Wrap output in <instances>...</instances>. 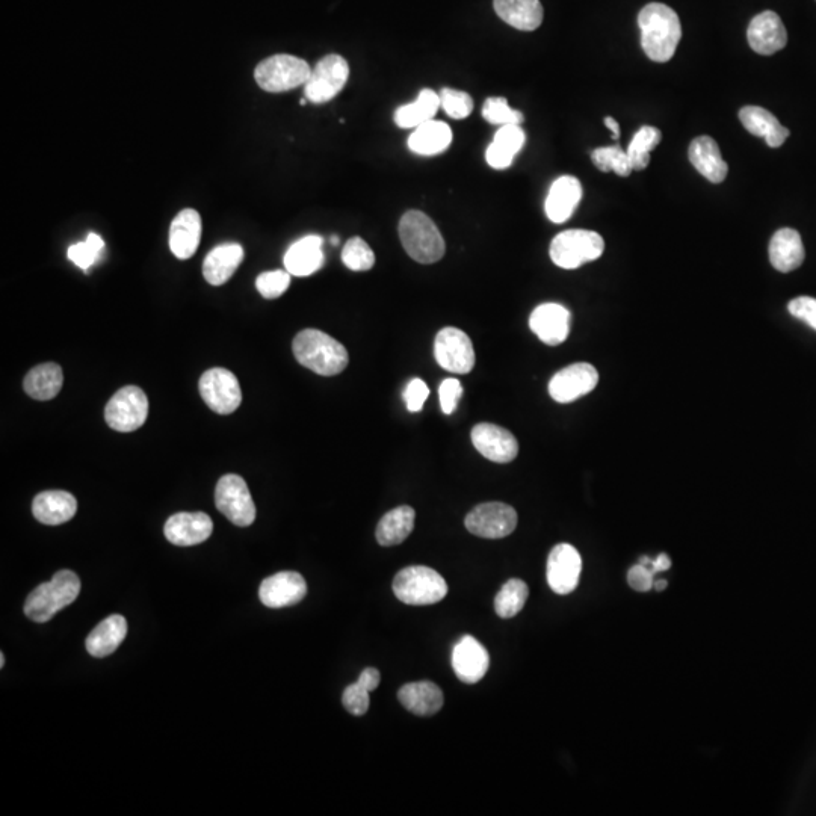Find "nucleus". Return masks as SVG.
Here are the masks:
<instances>
[{
	"mask_svg": "<svg viewBox=\"0 0 816 816\" xmlns=\"http://www.w3.org/2000/svg\"><path fill=\"white\" fill-rule=\"evenodd\" d=\"M342 703L344 708L350 712L354 717H362L368 712L369 705V691L363 688L359 682L345 688L344 696H342Z\"/></svg>",
	"mask_w": 816,
	"mask_h": 816,
	"instance_id": "46",
	"label": "nucleus"
},
{
	"mask_svg": "<svg viewBox=\"0 0 816 816\" xmlns=\"http://www.w3.org/2000/svg\"><path fill=\"white\" fill-rule=\"evenodd\" d=\"M667 587L668 582L665 581V579H658V581H655V584H653V588H655L656 591H664Z\"/></svg>",
	"mask_w": 816,
	"mask_h": 816,
	"instance_id": "54",
	"label": "nucleus"
},
{
	"mask_svg": "<svg viewBox=\"0 0 816 816\" xmlns=\"http://www.w3.org/2000/svg\"><path fill=\"white\" fill-rule=\"evenodd\" d=\"M307 584L297 572H280L260 584L259 599L268 608L297 605L306 597Z\"/></svg>",
	"mask_w": 816,
	"mask_h": 816,
	"instance_id": "19",
	"label": "nucleus"
},
{
	"mask_svg": "<svg viewBox=\"0 0 816 816\" xmlns=\"http://www.w3.org/2000/svg\"><path fill=\"white\" fill-rule=\"evenodd\" d=\"M582 198V185L576 177L561 176L552 183L544 211L555 224L566 223L578 208Z\"/></svg>",
	"mask_w": 816,
	"mask_h": 816,
	"instance_id": "22",
	"label": "nucleus"
},
{
	"mask_svg": "<svg viewBox=\"0 0 816 816\" xmlns=\"http://www.w3.org/2000/svg\"><path fill=\"white\" fill-rule=\"evenodd\" d=\"M464 525L476 537L498 540L513 534L517 526V513L513 507L502 502H487L473 508L467 514Z\"/></svg>",
	"mask_w": 816,
	"mask_h": 816,
	"instance_id": "13",
	"label": "nucleus"
},
{
	"mask_svg": "<svg viewBox=\"0 0 816 816\" xmlns=\"http://www.w3.org/2000/svg\"><path fill=\"white\" fill-rule=\"evenodd\" d=\"M127 635V622L123 616L108 617L102 623L94 628V631L88 635L87 650L91 656L96 658H105L111 655L123 643Z\"/></svg>",
	"mask_w": 816,
	"mask_h": 816,
	"instance_id": "35",
	"label": "nucleus"
},
{
	"mask_svg": "<svg viewBox=\"0 0 816 816\" xmlns=\"http://www.w3.org/2000/svg\"><path fill=\"white\" fill-rule=\"evenodd\" d=\"M581 572L582 558L572 544L561 543L552 549L548 558L546 576H548L549 587L554 593L564 596V594L575 591L579 578H581Z\"/></svg>",
	"mask_w": 816,
	"mask_h": 816,
	"instance_id": "15",
	"label": "nucleus"
},
{
	"mask_svg": "<svg viewBox=\"0 0 816 816\" xmlns=\"http://www.w3.org/2000/svg\"><path fill=\"white\" fill-rule=\"evenodd\" d=\"M434 357L440 368L454 374H469L475 366L472 340L460 328L446 327L434 340Z\"/></svg>",
	"mask_w": 816,
	"mask_h": 816,
	"instance_id": "12",
	"label": "nucleus"
},
{
	"mask_svg": "<svg viewBox=\"0 0 816 816\" xmlns=\"http://www.w3.org/2000/svg\"><path fill=\"white\" fill-rule=\"evenodd\" d=\"M440 105L443 111L454 118V120H464L469 117L473 111V100L469 94L464 91L452 90V88H443L439 93Z\"/></svg>",
	"mask_w": 816,
	"mask_h": 816,
	"instance_id": "45",
	"label": "nucleus"
},
{
	"mask_svg": "<svg viewBox=\"0 0 816 816\" xmlns=\"http://www.w3.org/2000/svg\"><path fill=\"white\" fill-rule=\"evenodd\" d=\"M103 248H105V241L96 233H90L87 241L79 242V244L68 248V259L72 260L79 268L87 271L99 259Z\"/></svg>",
	"mask_w": 816,
	"mask_h": 816,
	"instance_id": "43",
	"label": "nucleus"
},
{
	"mask_svg": "<svg viewBox=\"0 0 816 816\" xmlns=\"http://www.w3.org/2000/svg\"><path fill=\"white\" fill-rule=\"evenodd\" d=\"M661 138V130L653 126H643L635 133L628 147V156L634 170L641 171L647 168L650 152L661 143Z\"/></svg>",
	"mask_w": 816,
	"mask_h": 816,
	"instance_id": "39",
	"label": "nucleus"
},
{
	"mask_svg": "<svg viewBox=\"0 0 816 816\" xmlns=\"http://www.w3.org/2000/svg\"><path fill=\"white\" fill-rule=\"evenodd\" d=\"M78 501L72 493L50 490L35 496L32 513L44 525H62L75 517Z\"/></svg>",
	"mask_w": 816,
	"mask_h": 816,
	"instance_id": "26",
	"label": "nucleus"
},
{
	"mask_svg": "<svg viewBox=\"0 0 816 816\" xmlns=\"http://www.w3.org/2000/svg\"><path fill=\"white\" fill-rule=\"evenodd\" d=\"M64 384V374L61 366L56 363H43L35 366L26 375L25 392L37 401H49L61 392Z\"/></svg>",
	"mask_w": 816,
	"mask_h": 816,
	"instance_id": "37",
	"label": "nucleus"
},
{
	"mask_svg": "<svg viewBox=\"0 0 816 816\" xmlns=\"http://www.w3.org/2000/svg\"><path fill=\"white\" fill-rule=\"evenodd\" d=\"M493 7L499 19L519 31H535L543 23L540 0H493Z\"/></svg>",
	"mask_w": 816,
	"mask_h": 816,
	"instance_id": "31",
	"label": "nucleus"
},
{
	"mask_svg": "<svg viewBox=\"0 0 816 816\" xmlns=\"http://www.w3.org/2000/svg\"><path fill=\"white\" fill-rule=\"evenodd\" d=\"M289 285H291V274L282 269L263 272L256 280L257 291L266 300H276L282 297L288 291Z\"/></svg>",
	"mask_w": 816,
	"mask_h": 816,
	"instance_id": "44",
	"label": "nucleus"
},
{
	"mask_svg": "<svg viewBox=\"0 0 816 816\" xmlns=\"http://www.w3.org/2000/svg\"><path fill=\"white\" fill-rule=\"evenodd\" d=\"M292 351L300 365L322 377H333L344 372L350 362L344 345L315 328L300 331L295 336Z\"/></svg>",
	"mask_w": 816,
	"mask_h": 816,
	"instance_id": "2",
	"label": "nucleus"
},
{
	"mask_svg": "<svg viewBox=\"0 0 816 816\" xmlns=\"http://www.w3.org/2000/svg\"><path fill=\"white\" fill-rule=\"evenodd\" d=\"M591 159L603 173L614 171L620 177H628L634 171L628 152L620 146L600 147L591 153Z\"/></svg>",
	"mask_w": 816,
	"mask_h": 816,
	"instance_id": "40",
	"label": "nucleus"
},
{
	"mask_svg": "<svg viewBox=\"0 0 816 816\" xmlns=\"http://www.w3.org/2000/svg\"><path fill=\"white\" fill-rule=\"evenodd\" d=\"M440 108H442V105H440L439 94L430 90V88H425L416 97L415 102L399 106L395 111L393 120H395L396 126L401 127V129H413V127L416 129V127L434 120Z\"/></svg>",
	"mask_w": 816,
	"mask_h": 816,
	"instance_id": "36",
	"label": "nucleus"
},
{
	"mask_svg": "<svg viewBox=\"0 0 816 816\" xmlns=\"http://www.w3.org/2000/svg\"><path fill=\"white\" fill-rule=\"evenodd\" d=\"M463 396V387L457 378H446L439 387L440 405L445 415H452L457 408L458 401Z\"/></svg>",
	"mask_w": 816,
	"mask_h": 816,
	"instance_id": "47",
	"label": "nucleus"
},
{
	"mask_svg": "<svg viewBox=\"0 0 816 816\" xmlns=\"http://www.w3.org/2000/svg\"><path fill=\"white\" fill-rule=\"evenodd\" d=\"M4 665H5V655H4V653H2V655H0V667H4Z\"/></svg>",
	"mask_w": 816,
	"mask_h": 816,
	"instance_id": "55",
	"label": "nucleus"
},
{
	"mask_svg": "<svg viewBox=\"0 0 816 816\" xmlns=\"http://www.w3.org/2000/svg\"><path fill=\"white\" fill-rule=\"evenodd\" d=\"M342 262L351 271H369V269L374 268L375 254L362 238L356 236V238H351L345 244L344 250H342Z\"/></svg>",
	"mask_w": 816,
	"mask_h": 816,
	"instance_id": "41",
	"label": "nucleus"
},
{
	"mask_svg": "<svg viewBox=\"0 0 816 816\" xmlns=\"http://www.w3.org/2000/svg\"><path fill=\"white\" fill-rule=\"evenodd\" d=\"M215 504L218 511L223 513L233 525L245 526L253 525L256 520V505L251 498L250 490L244 478L235 473L224 475L218 481L215 489Z\"/></svg>",
	"mask_w": 816,
	"mask_h": 816,
	"instance_id": "10",
	"label": "nucleus"
},
{
	"mask_svg": "<svg viewBox=\"0 0 816 816\" xmlns=\"http://www.w3.org/2000/svg\"><path fill=\"white\" fill-rule=\"evenodd\" d=\"M399 702L407 711L419 717L436 715L445 705L443 691L433 682H413L404 685L398 693Z\"/></svg>",
	"mask_w": 816,
	"mask_h": 816,
	"instance_id": "29",
	"label": "nucleus"
},
{
	"mask_svg": "<svg viewBox=\"0 0 816 816\" xmlns=\"http://www.w3.org/2000/svg\"><path fill=\"white\" fill-rule=\"evenodd\" d=\"M321 236L309 235L298 239L285 254L286 271L295 277H309L324 265Z\"/></svg>",
	"mask_w": 816,
	"mask_h": 816,
	"instance_id": "23",
	"label": "nucleus"
},
{
	"mask_svg": "<svg viewBox=\"0 0 816 816\" xmlns=\"http://www.w3.org/2000/svg\"><path fill=\"white\" fill-rule=\"evenodd\" d=\"M806 251L800 233L794 229H780L770 242V262L777 271L791 272L803 265Z\"/></svg>",
	"mask_w": 816,
	"mask_h": 816,
	"instance_id": "32",
	"label": "nucleus"
},
{
	"mask_svg": "<svg viewBox=\"0 0 816 816\" xmlns=\"http://www.w3.org/2000/svg\"><path fill=\"white\" fill-rule=\"evenodd\" d=\"M357 682H359V684L362 685L363 688H366V690H368L369 693H372V691L377 690L378 685H380L381 682L380 671H378L377 668L374 667L365 668V670L362 671V674H360L359 680H357Z\"/></svg>",
	"mask_w": 816,
	"mask_h": 816,
	"instance_id": "51",
	"label": "nucleus"
},
{
	"mask_svg": "<svg viewBox=\"0 0 816 816\" xmlns=\"http://www.w3.org/2000/svg\"><path fill=\"white\" fill-rule=\"evenodd\" d=\"M670 567L671 561L670 558H668V555L661 554L659 555L658 558H656V560L652 561V566H650V570H652L653 575H656V573L659 572H667V570L670 569Z\"/></svg>",
	"mask_w": 816,
	"mask_h": 816,
	"instance_id": "52",
	"label": "nucleus"
},
{
	"mask_svg": "<svg viewBox=\"0 0 816 816\" xmlns=\"http://www.w3.org/2000/svg\"><path fill=\"white\" fill-rule=\"evenodd\" d=\"M483 117L487 123L495 124V126L522 124L525 121L522 112L511 108L505 97H489L484 102Z\"/></svg>",
	"mask_w": 816,
	"mask_h": 816,
	"instance_id": "42",
	"label": "nucleus"
},
{
	"mask_svg": "<svg viewBox=\"0 0 816 816\" xmlns=\"http://www.w3.org/2000/svg\"><path fill=\"white\" fill-rule=\"evenodd\" d=\"M416 511L408 505L393 508L389 513L384 514L378 522L377 541L381 546H398L402 541L407 540L415 528Z\"/></svg>",
	"mask_w": 816,
	"mask_h": 816,
	"instance_id": "34",
	"label": "nucleus"
},
{
	"mask_svg": "<svg viewBox=\"0 0 816 816\" xmlns=\"http://www.w3.org/2000/svg\"><path fill=\"white\" fill-rule=\"evenodd\" d=\"M350 78V65L344 56L330 53L316 62L304 84V96L309 102L321 105L330 102L344 90Z\"/></svg>",
	"mask_w": 816,
	"mask_h": 816,
	"instance_id": "8",
	"label": "nucleus"
},
{
	"mask_svg": "<svg viewBox=\"0 0 816 816\" xmlns=\"http://www.w3.org/2000/svg\"><path fill=\"white\" fill-rule=\"evenodd\" d=\"M331 244L334 245L339 244V238H337V236H333V238H331Z\"/></svg>",
	"mask_w": 816,
	"mask_h": 816,
	"instance_id": "56",
	"label": "nucleus"
},
{
	"mask_svg": "<svg viewBox=\"0 0 816 816\" xmlns=\"http://www.w3.org/2000/svg\"><path fill=\"white\" fill-rule=\"evenodd\" d=\"M310 73L312 68L304 59L280 53L263 59L254 70V79L266 93H285L306 84Z\"/></svg>",
	"mask_w": 816,
	"mask_h": 816,
	"instance_id": "6",
	"label": "nucleus"
},
{
	"mask_svg": "<svg viewBox=\"0 0 816 816\" xmlns=\"http://www.w3.org/2000/svg\"><path fill=\"white\" fill-rule=\"evenodd\" d=\"M603 121H605V126L608 127L609 130H611L612 138H614V140H616V141H619L620 140V124H619V121H617L616 118H612V117H606L605 120H603Z\"/></svg>",
	"mask_w": 816,
	"mask_h": 816,
	"instance_id": "53",
	"label": "nucleus"
},
{
	"mask_svg": "<svg viewBox=\"0 0 816 816\" xmlns=\"http://www.w3.org/2000/svg\"><path fill=\"white\" fill-rule=\"evenodd\" d=\"M470 437H472L476 451L493 463H511L519 454V443L516 437L499 425L489 424V422L475 425Z\"/></svg>",
	"mask_w": 816,
	"mask_h": 816,
	"instance_id": "16",
	"label": "nucleus"
},
{
	"mask_svg": "<svg viewBox=\"0 0 816 816\" xmlns=\"http://www.w3.org/2000/svg\"><path fill=\"white\" fill-rule=\"evenodd\" d=\"M201 217L194 209H183L170 227L171 253L180 260L191 259L200 245Z\"/></svg>",
	"mask_w": 816,
	"mask_h": 816,
	"instance_id": "25",
	"label": "nucleus"
},
{
	"mask_svg": "<svg viewBox=\"0 0 816 816\" xmlns=\"http://www.w3.org/2000/svg\"><path fill=\"white\" fill-rule=\"evenodd\" d=\"M747 40L756 53L770 56L785 49L788 44V32L779 14L764 11L748 25Z\"/></svg>",
	"mask_w": 816,
	"mask_h": 816,
	"instance_id": "20",
	"label": "nucleus"
},
{
	"mask_svg": "<svg viewBox=\"0 0 816 816\" xmlns=\"http://www.w3.org/2000/svg\"><path fill=\"white\" fill-rule=\"evenodd\" d=\"M81 593V579L72 570H61L52 581L38 585L29 593L25 602V614L35 623H46L56 612L67 608Z\"/></svg>",
	"mask_w": 816,
	"mask_h": 816,
	"instance_id": "3",
	"label": "nucleus"
},
{
	"mask_svg": "<svg viewBox=\"0 0 816 816\" xmlns=\"http://www.w3.org/2000/svg\"><path fill=\"white\" fill-rule=\"evenodd\" d=\"M398 232L402 247L416 262L431 265L445 256V239L424 212H405L399 221Z\"/></svg>",
	"mask_w": 816,
	"mask_h": 816,
	"instance_id": "4",
	"label": "nucleus"
},
{
	"mask_svg": "<svg viewBox=\"0 0 816 816\" xmlns=\"http://www.w3.org/2000/svg\"><path fill=\"white\" fill-rule=\"evenodd\" d=\"M605 250V241L591 230H566L551 242L552 262L563 269H576L599 259Z\"/></svg>",
	"mask_w": 816,
	"mask_h": 816,
	"instance_id": "7",
	"label": "nucleus"
},
{
	"mask_svg": "<svg viewBox=\"0 0 816 816\" xmlns=\"http://www.w3.org/2000/svg\"><path fill=\"white\" fill-rule=\"evenodd\" d=\"M201 398L212 412L232 415L242 402L241 386L233 372L223 368L209 369L198 383Z\"/></svg>",
	"mask_w": 816,
	"mask_h": 816,
	"instance_id": "11",
	"label": "nucleus"
},
{
	"mask_svg": "<svg viewBox=\"0 0 816 816\" xmlns=\"http://www.w3.org/2000/svg\"><path fill=\"white\" fill-rule=\"evenodd\" d=\"M489 667V652L480 641L470 635H464L458 640L452 650V668L461 682L469 685L480 682Z\"/></svg>",
	"mask_w": 816,
	"mask_h": 816,
	"instance_id": "17",
	"label": "nucleus"
},
{
	"mask_svg": "<svg viewBox=\"0 0 816 816\" xmlns=\"http://www.w3.org/2000/svg\"><path fill=\"white\" fill-rule=\"evenodd\" d=\"M599 372L590 363H573L549 381V395L560 404H569L596 389Z\"/></svg>",
	"mask_w": 816,
	"mask_h": 816,
	"instance_id": "14",
	"label": "nucleus"
},
{
	"mask_svg": "<svg viewBox=\"0 0 816 816\" xmlns=\"http://www.w3.org/2000/svg\"><path fill=\"white\" fill-rule=\"evenodd\" d=\"M525 143L526 133L520 124L499 127L495 140L486 152L487 164L495 170H507L513 165L514 158L519 155Z\"/></svg>",
	"mask_w": 816,
	"mask_h": 816,
	"instance_id": "30",
	"label": "nucleus"
},
{
	"mask_svg": "<svg viewBox=\"0 0 816 816\" xmlns=\"http://www.w3.org/2000/svg\"><path fill=\"white\" fill-rule=\"evenodd\" d=\"M244 260V248L236 242L218 245L206 256L203 263V276L212 286H221L229 282L236 269Z\"/></svg>",
	"mask_w": 816,
	"mask_h": 816,
	"instance_id": "24",
	"label": "nucleus"
},
{
	"mask_svg": "<svg viewBox=\"0 0 816 816\" xmlns=\"http://www.w3.org/2000/svg\"><path fill=\"white\" fill-rule=\"evenodd\" d=\"M529 327L543 344L558 347L569 337L570 312L561 304H541L529 316Z\"/></svg>",
	"mask_w": 816,
	"mask_h": 816,
	"instance_id": "18",
	"label": "nucleus"
},
{
	"mask_svg": "<svg viewBox=\"0 0 816 816\" xmlns=\"http://www.w3.org/2000/svg\"><path fill=\"white\" fill-rule=\"evenodd\" d=\"M641 46L649 59L667 62L673 58L682 38V25L676 11L664 4H649L638 14Z\"/></svg>",
	"mask_w": 816,
	"mask_h": 816,
	"instance_id": "1",
	"label": "nucleus"
},
{
	"mask_svg": "<svg viewBox=\"0 0 816 816\" xmlns=\"http://www.w3.org/2000/svg\"><path fill=\"white\" fill-rule=\"evenodd\" d=\"M149 416V399L138 386H126L118 390L106 405V424L118 433H132L146 424Z\"/></svg>",
	"mask_w": 816,
	"mask_h": 816,
	"instance_id": "9",
	"label": "nucleus"
},
{
	"mask_svg": "<svg viewBox=\"0 0 816 816\" xmlns=\"http://www.w3.org/2000/svg\"><path fill=\"white\" fill-rule=\"evenodd\" d=\"M428 396H430V389H428L427 383L421 378H415V380L410 381L407 384V389H405L404 399L405 404H407L408 412L418 413L421 412L422 408H424L425 402H427Z\"/></svg>",
	"mask_w": 816,
	"mask_h": 816,
	"instance_id": "48",
	"label": "nucleus"
},
{
	"mask_svg": "<svg viewBox=\"0 0 816 816\" xmlns=\"http://www.w3.org/2000/svg\"><path fill=\"white\" fill-rule=\"evenodd\" d=\"M789 313L794 318L806 322L809 327L816 330V300L812 297H798L794 298L788 304Z\"/></svg>",
	"mask_w": 816,
	"mask_h": 816,
	"instance_id": "49",
	"label": "nucleus"
},
{
	"mask_svg": "<svg viewBox=\"0 0 816 816\" xmlns=\"http://www.w3.org/2000/svg\"><path fill=\"white\" fill-rule=\"evenodd\" d=\"M393 593L402 603L413 606L434 605L448 594L443 576L425 566L405 567L393 579Z\"/></svg>",
	"mask_w": 816,
	"mask_h": 816,
	"instance_id": "5",
	"label": "nucleus"
},
{
	"mask_svg": "<svg viewBox=\"0 0 816 816\" xmlns=\"http://www.w3.org/2000/svg\"><path fill=\"white\" fill-rule=\"evenodd\" d=\"M452 143V130L443 121L431 120L416 127L408 138V149L419 156H437Z\"/></svg>",
	"mask_w": 816,
	"mask_h": 816,
	"instance_id": "33",
	"label": "nucleus"
},
{
	"mask_svg": "<svg viewBox=\"0 0 816 816\" xmlns=\"http://www.w3.org/2000/svg\"><path fill=\"white\" fill-rule=\"evenodd\" d=\"M739 120L745 130L759 138H765L768 146L773 149L783 146L788 140L789 130L770 111L761 106H744L739 111Z\"/></svg>",
	"mask_w": 816,
	"mask_h": 816,
	"instance_id": "28",
	"label": "nucleus"
},
{
	"mask_svg": "<svg viewBox=\"0 0 816 816\" xmlns=\"http://www.w3.org/2000/svg\"><path fill=\"white\" fill-rule=\"evenodd\" d=\"M529 588L522 579H510L505 582L504 587L496 594L495 611L501 619H511L516 617L526 600H528Z\"/></svg>",
	"mask_w": 816,
	"mask_h": 816,
	"instance_id": "38",
	"label": "nucleus"
},
{
	"mask_svg": "<svg viewBox=\"0 0 816 816\" xmlns=\"http://www.w3.org/2000/svg\"><path fill=\"white\" fill-rule=\"evenodd\" d=\"M691 164L703 177L712 183L724 182L729 173L726 161L721 156L717 141L711 136H699L688 150Z\"/></svg>",
	"mask_w": 816,
	"mask_h": 816,
	"instance_id": "27",
	"label": "nucleus"
},
{
	"mask_svg": "<svg viewBox=\"0 0 816 816\" xmlns=\"http://www.w3.org/2000/svg\"><path fill=\"white\" fill-rule=\"evenodd\" d=\"M655 575H653L652 570L649 567L643 566V564L638 563L637 566L631 567L628 573V582L635 591H640V593H646V591H650L653 588V584H655Z\"/></svg>",
	"mask_w": 816,
	"mask_h": 816,
	"instance_id": "50",
	"label": "nucleus"
},
{
	"mask_svg": "<svg viewBox=\"0 0 816 816\" xmlns=\"http://www.w3.org/2000/svg\"><path fill=\"white\" fill-rule=\"evenodd\" d=\"M165 537L176 546H195L214 532V523L206 513H177L165 523Z\"/></svg>",
	"mask_w": 816,
	"mask_h": 816,
	"instance_id": "21",
	"label": "nucleus"
}]
</instances>
